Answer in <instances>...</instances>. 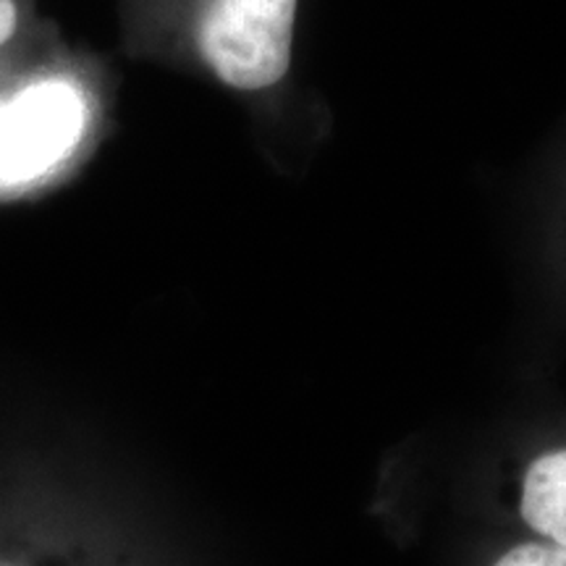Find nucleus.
Listing matches in <instances>:
<instances>
[{
	"mask_svg": "<svg viewBox=\"0 0 566 566\" xmlns=\"http://www.w3.org/2000/svg\"><path fill=\"white\" fill-rule=\"evenodd\" d=\"M296 0H208L197 48L223 84L260 92L292 66Z\"/></svg>",
	"mask_w": 566,
	"mask_h": 566,
	"instance_id": "obj_1",
	"label": "nucleus"
},
{
	"mask_svg": "<svg viewBox=\"0 0 566 566\" xmlns=\"http://www.w3.org/2000/svg\"><path fill=\"white\" fill-rule=\"evenodd\" d=\"M87 101L74 84H30L0 103V187L40 179L80 145Z\"/></svg>",
	"mask_w": 566,
	"mask_h": 566,
	"instance_id": "obj_2",
	"label": "nucleus"
},
{
	"mask_svg": "<svg viewBox=\"0 0 566 566\" xmlns=\"http://www.w3.org/2000/svg\"><path fill=\"white\" fill-rule=\"evenodd\" d=\"M520 520L537 541L566 548V449L541 454L525 470Z\"/></svg>",
	"mask_w": 566,
	"mask_h": 566,
	"instance_id": "obj_3",
	"label": "nucleus"
},
{
	"mask_svg": "<svg viewBox=\"0 0 566 566\" xmlns=\"http://www.w3.org/2000/svg\"><path fill=\"white\" fill-rule=\"evenodd\" d=\"M491 566H566V548L543 541L522 543L509 548Z\"/></svg>",
	"mask_w": 566,
	"mask_h": 566,
	"instance_id": "obj_4",
	"label": "nucleus"
},
{
	"mask_svg": "<svg viewBox=\"0 0 566 566\" xmlns=\"http://www.w3.org/2000/svg\"><path fill=\"white\" fill-rule=\"evenodd\" d=\"M21 19L19 0H0V48L6 45L17 32Z\"/></svg>",
	"mask_w": 566,
	"mask_h": 566,
	"instance_id": "obj_5",
	"label": "nucleus"
}]
</instances>
